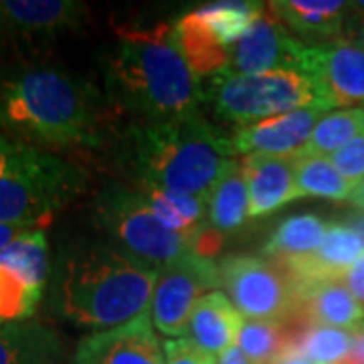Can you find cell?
<instances>
[{"label": "cell", "instance_id": "obj_32", "mask_svg": "<svg viewBox=\"0 0 364 364\" xmlns=\"http://www.w3.org/2000/svg\"><path fill=\"white\" fill-rule=\"evenodd\" d=\"M31 229H41V227H23V225H0V253L14 243L21 235H25Z\"/></svg>", "mask_w": 364, "mask_h": 364}, {"label": "cell", "instance_id": "obj_6", "mask_svg": "<svg viewBox=\"0 0 364 364\" xmlns=\"http://www.w3.org/2000/svg\"><path fill=\"white\" fill-rule=\"evenodd\" d=\"M215 112L239 128L282 116L299 107L330 109L312 79L301 71L239 75L221 71L205 90Z\"/></svg>", "mask_w": 364, "mask_h": 364}, {"label": "cell", "instance_id": "obj_1", "mask_svg": "<svg viewBox=\"0 0 364 364\" xmlns=\"http://www.w3.org/2000/svg\"><path fill=\"white\" fill-rule=\"evenodd\" d=\"M105 91L59 67L0 73V132L41 150L104 148L119 119Z\"/></svg>", "mask_w": 364, "mask_h": 364}, {"label": "cell", "instance_id": "obj_22", "mask_svg": "<svg viewBox=\"0 0 364 364\" xmlns=\"http://www.w3.org/2000/svg\"><path fill=\"white\" fill-rule=\"evenodd\" d=\"M294 336L291 348L314 364H340L346 360L356 346L358 330H342L332 326L299 324L291 322Z\"/></svg>", "mask_w": 364, "mask_h": 364}, {"label": "cell", "instance_id": "obj_15", "mask_svg": "<svg viewBox=\"0 0 364 364\" xmlns=\"http://www.w3.org/2000/svg\"><path fill=\"white\" fill-rule=\"evenodd\" d=\"M87 6L71 0H0V33L55 37L83 25Z\"/></svg>", "mask_w": 364, "mask_h": 364}, {"label": "cell", "instance_id": "obj_27", "mask_svg": "<svg viewBox=\"0 0 364 364\" xmlns=\"http://www.w3.org/2000/svg\"><path fill=\"white\" fill-rule=\"evenodd\" d=\"M363 253L364 245L360 237L346 223H330L326 227L322 245L314 255L330 277L344 279V273L350 269Z\"/></svg>", "mask_w": 364, "mask_h": 364}, {"label": "cell", "instance_id": "obj_2", "mask_svg": "<svg viewBox=\"0 0 364 364\" xmlns=\"http://www.w3.org/2000/svg\"><path fill=\"white\" fill-rule=\"evenodd\" d=\"M104 57V85L109 104L132 124L195 114L205 90L191 71L174 26L117 25Z\"/></svg>", "mask_w": 364, "mask_h": 364}, {"label": "cell", "instance_id": "obj_25", "mask_svg": "<svg viewBox=\"0 0 364 364\" xmlns=\"http://www.w3.org/2000/svg\"><path fill=\"white\" fill-rule=\"evenodd\" d=\"M364 134V107H346L320 117L310 142L298 154L332 156L342 146Z\"/></svg>", "mask_w": 364, "mask_h": 364}, {"label": "cell", "instance_id": "obj_37", "mask_svg": "<svg viewBox=\"0 0 364 364\" xmlns=\"http://www.w3.org/2000/svg\"><path fill=\"white\" fill-rule=\"evenodd\" d=\"M354 350L358 352V356L364 360V328L363 330H358V336H356V346H354Z\"/></svg>", "mask_w": 364, "mask_h": 364}, {"label": "cell", "instance_id": "obj_26", "mask_svg": "<svg viewBox=\"0 0 364 364\" xmlns=\"http://www.w3.org/2000/svg\"><path fill=\"white\" fill-rule=\"evenodd\" d=\"M291 322L245 320L239 332L237 346L245 354L249 364H272L279 354L291 346Z\"/></svg>", "mask_w": 364, "mask_h": 364}, {"label": "cell", "instance_id": "obj_38", "mask_svg": "<svg viewBox=\"0 0 364 364\" xmlns=\"http://www.w3.org/2000/svg\"><path fill=\"white\" fill-rule=\"evenodd\" d=\"M340 364H364V360L358 356V352L356 350H352V354L346 358V360H342Z\"/></svg>", "mask_w": 364, "mask_h": 364}, {"label": "cell", "instance_id": "obj_28", "mask_svg": "<svg viewBox=\"0 0 364 364\" xmlns=\"http://www.w3.org/2000/svg\"><path fill=\"white\" fill-rule=\"evenodd\" d=\"M330 162L348 184H352L354 188L360 186L364 182V134L356 136L346 146L336 150L330 156Z\"/></svg>", "mask_w": 364, "mask_h": 364}, {"label": "cell", "instance_id": "obj_8", "mask_svg": "<svg viewBox=\"0 0 364 364\" xmlns=\"http://www.w3.org/2000/svg\"><path fill=\"white\" fill-rule=\"evenodd\" d=\"M221 286L245 320L294 322L298 296L275 261L235 255L219 265Z\"/></svg>", "mask_w": 364, "mask_h": 364}, {"label": "cell", "instance_id": "obj_31", "mask_svg": "<svg viewBox=\"0 0 364 364\" xmlns=\"http://www.w3.org/2000/svg\"><path fill=\"white\" fill-rule=\"evenodd\" d=\"M350 18L346 23L344 35L348 41H352L354 45H358L360 49H364V13H354L350 6Z\"/></svg>", "mask_w": 364, "mask_h": 364}, {"label": "cell", "instance_id": "obj_35", "mask_svg": "<svg viewBox=\"0 0 364 364\" xmlns=\"http://www.w3.org/2000/svg\"><path fill=\"white\" fill-rule=\"evenodd\" d=\"M346 225L350 227L354 233L360 237V241H363V245H364V210H360V208H358L356 213L348 215Z\"/></svg>", "mask_w": 364, "mask_h": 364}, {"label": "cell", "instance_id": "obj_17", "mask_svg": "<svg viewBox=\"0 0 364 364\" xmlns=\"http://www.w3.org/2000/svg\"><path fill=\"white\" fill-rule=\"evenodd\" d=\"M294 322L356 332L364 328V308L352 296L344 279H324L301 291Z\"/></svg>", "mask_w": 364, "mask_h": 364}, {"label": "cell", "instance_id": "obj_33", "mask_svg": "<svg viewBox=\"0 0 364 364\" xmlns=\"http://www.w3.org/2000/svg\"><path fill=\"white\" fill-rule=\"evenodd\" d=\"M272 364H314V363H310L306 356H301L298 350H294V348L289 346V348L282 352V354H279Z\"/></svg>", "mask_w": 364, "mask_h": 364}, {"label": "cell", "instance_id": "obj_16", "mask_svg": "<svg viewBox=\"0 0 364 364\" xmlns=\"http://www.w3.org/2000/svg\"><path fill=\"white\" fill-rule=\"evenodd\" d=\"M249 186V217L259 219L298 200L291 156H243Z\"/></svg>", "mask_w": 364, "mask_h": 364}, {"label": "cell", "instance_id": "obj_10", "mask_svg": "<svg viewBox=\"0 0 364 364\" xmlns=\"http://www.w3.org/2000/svg\"><path fill=\"white\" fill-rule=\"evenodd\" d=\"M221 286L219 265L208 257L188 253L158 272L150 304V318L158 332L166 336H186V326L196 301Z\"/></svg>", "mask_w": 364, "mask_h": 364}, {"label": "cell", "instance_id": "obj_4", "mask_svg": "<svg viewBox=\"0 0 364 364\" xmlns=\"http://www.w3.org/2000/svg\"><path fill=\"white\" fill-rule=\"evenodd\" d=\"M156 265L105 245L73 249L59 265L57 306L73 324L109 330L146 314Z\"/></svg>", "mask_w": 364, "mask_h": 364}, {"label": "cell", "instance_id": "obj_20", "mask_svg": "<svg viewBox=\"0 0 364 364\" xmlns=\"http://www.w3.org/2000/svg\"><path fill=\"white\" fill-rule=\"evenodd\" d=\"M63 346L47 326L21 322L0 328V364H61Z\"/></svg>", "mask_w": 364, "mask_h": 364}, {"label": "cell", "instance_id": "obj_36", "mask_svg": "<svg viewBox=\"0 0 364 364\" xmlns=\"http://www.w3.org/2000/svg\"><path fill=\"white\" fill-rule=\"evenodd\" d=\"M350 200L356 205V207L360 208V210H364V182L360 184V186H356V188H354Z\"/></svg>", "mask_w": 364, "mask_h": 364}, {"label": "cell", "instance_id": "obj_11", "mask_svg": "<svg viewBox=\"0 0 364 364\" xmlns=\"http://www.w3.org/2000/svg\"><path fill=\"white\" fill-rule=\"evenodd\" d=\"M301 73L316 83L328 107L364 104V49L346 37L306 45Z\"/></svg>", "mask_w": 364, "mask_h": 364}, {"label": "cell", "instance_id": "obj_24", "mask_svg": "<svg viewBox=\"0 0 364 364\" xmlns=\"http://www.w3.org/2000/svg\"><path fill=\"white\" fill-rule=\"evenodd\" d=\"M294 174L298 186L299 198L304 196H320L332 200L352 198L354 186L340 176L328 156L314 154H294Z\"/></svg>", "mask_w": 364, "mask_h": 364}, {"label": "cell", "instance_id": "obj_34", "mask_svg": "<svg viewBox=\"0 0 364 364\" xmlns=\"http://www.w3.org/2000/svg\"><path fill=\"white\" fill-rule=\"evenodd\" d=\"M219 364H249V360L239 346H231L229 350H225L219 356Z\"/></svg>", "mask_w": 364, "mask_h": 364}, {"label": "cell", "instance_id": "obj_29", "mask_svg": "<svg viewBox=\"0 0 364 364\" xmlns=\"http://www.w3.org/2000/svg\"><path fill=\"white\" fill-rule=\"evenodd\" d=\"M164 364H219V360L188 338H176L164 344Z\"/></svg>", "mask_w": 364, "mask_h": 364}, {"label": "cell", "instance_id": "obj_5", "mask_svg": "<svg viewBox=\"0 0 364 364\" xmlns=\"http://www.w3.org/2000/svg\"><path fill=\"white\" fill-rule=\"evenodd\" d=\"M85 184L77 164L0 132V225L45 229Z\"/></svg>", "mask_w": 364, "mask_h": 364}, {"label": "cell", "instance_id": "obj_13", "mask_svg": "<svg viewBox=\"0 0 364 364\" xmlns=\"http://www.w3.org/2000/svg\"><path fill=\"white\" fill-rule=\"evenodd\" d=\"M73 364H164V346L142 314L128 324L100 330L79 342Z\"/></svg>", "mask_w": 364, "mask_h": 364}, {"label": "cell", "instance_id": "obj_19", "mask_svg": "<svg viewBox=\"0 0 364 364\" xmlns=\"http://www.w3.org/2000/svg\"><path fill=\"white\" fill-rule=\"evenodd\" d=\"M267 6L289 31L322 43L342 37L350 14V2L342 0H279Z\"/></svg>", "mask_w": 364, "mask_h": 364}, {"label": "cell", "instance_id": "obj_18", "mask_svg": "<svg viewBox=\"0 0 364 364\" xmlns=\"http://www.w3.org/2000/svg\"><path fill=\"white\" fill-rule=\"evenodd\" d=\"M245 318L239 314L231 299L223 291H210L196 301L191 312L186 336L213 356H221L231 346H237L239 332L243 328Z\"/></svg>", "mask_w": 364, "mask_h": 364}, {"label": "cell", "instance_id": "obj_14", "mask_svg": "<svg viewBox=\"0 0 364 364\" xmlns=\"http://www.w3.org/2000/svg\"><path fill=\"white\" fill-rule=\"evenodd\" d=\"M326 109L299 107L282 116L237 128L231 138L235 154L243 156H294L310 142Z\"/></svg>", "mask_w": 364, "mask_h": 364}, {"label": "cell", "instance_id": "obj_7", "mask_svg": "<svg viewBox=\"0 0 364 364\" xmlns=\"http://www.w3.org/2000/svg\"><path fill=\"white\" fill-rule=\"evenodd\" d=\"M93 219L117 239L128 253L152 265H168L196 253V241L172 233L158 221L140 191L109 184L93 200Z\"/></svg>", "mask_w": 364, "mask_h": 364}, {"label": "cell", "instance_id": "obj_23", "mask_svg": "<svg viewBox=\"0 0 364 364\" xmlns=\"http://www.w3.org/2000/svg\"><path fill=\"white\" fill-rule=\"evenodd\" d=\"M326 225L318 215H294L275 227L265 243V255L272 259H291L314 255L326 233Z\"/></svg>", "mask_w": 364, "mask_h": 364}, {"label": "cell", "instance_id": "obj_30", "mask_svg": "<svg viewBox=\"0 0 364 364\" xmlns=\"http://www.w3.org/2000/svg\"><path fill=\"white\" fill-rule=\"evenodd\" d=\"M344 284L350 289V294L356 301L364 308V253L356 259L348 272L344 273Z\"/></svg>", "mask_w": 364, "mask_h": 364}, {"label": "cell", "instance_id": "obj_9", "mask_svg": "<svg viewBox=\"0 0 364 364\" xmlns=\"http://www.w3.org/2000/svg\"><path fill=\"white\" fill-rule=\"evenodd\" d=\"M49 272L45 229H31L0 253V328L26 322L39 308Z\"/></svg>", "mask_w": 364, "mask_h": 364}, {"label": "cell", "instance_id": "obj_21", "mask_svg": "<svg viewBox=\"0 0 364 364\" xmlns=\"http://www.w3.org/2000/svg\"><path fill=\"white\" fill-rule=\"evenodd\" d=\"M249 219V186L243 162L235 158L208 195V223L215 231L229 233Z\"/></svg>", "mask_w": 364, "mask_h": 364}, {"label": "cell", "instance_id": "obj_3", "mask_svg": "<svg viewBox=\"0 0 364 364\" xmlns=\"http://www.w3.org/2000/svg\"><path fill=\"white\" fill-rule=\"evenodd\" d=\"M124 154L140 188H160L208 198L233 162L229 138L198 114L130 124Z\"/></svg>", "mask_w": 364, "mask_h": 364}, {"label": "cell", "instance_id": "obj_12", "mask_svg": "<svg viewBox=\"0 0 364 364\" xmlns=\"http://www.w3.org/2000/svg\"><path fill=\"white\" fill-rule=\"evenodd\" d=\"M306 45L298 41L265 4L259 16L231 49L227 73L257 75L269 71H301Z\"/></svg>", "mask_w": 364, "mask_h": 364}]
</instances>
